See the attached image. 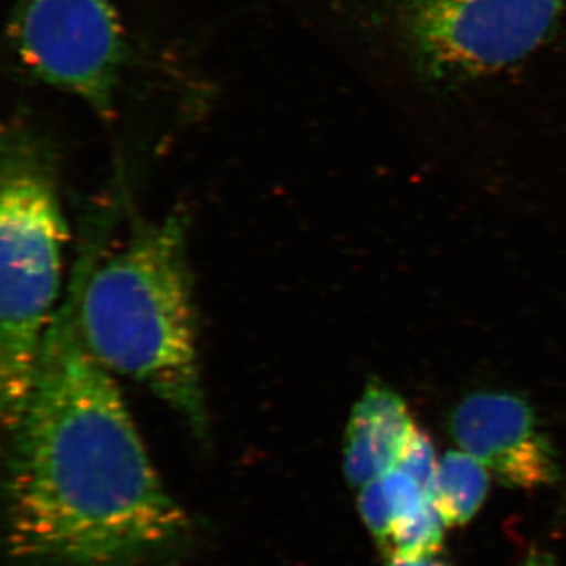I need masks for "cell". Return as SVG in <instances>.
<instances>
[{"instance_id": "1", "label": "cell", "mask_w": 566, "mask_h": 566, "mask_svg": "<svg viewBox=\"0 0 566 566\" xmlns=\"http://www.w3.org/2000/svg\"><path fill=\"white\" fill-rule=\"evenodd\" d=\"M104 249L103 234L81 233L28 408L3 433L7 545L21 566H172L191 538L114 375L82 340V286Z\"/></svg>"}, {"instance_id": "2", "label": "cell", "mask_w": 566, "mask_h": 566, "mask_svg": "<svg viewBox=\"0 0 566 566\" xmlns=\"http://www.w3.org/2000/svg\"><path fill=\"white\" fill-rule=\"evenodd\" d=\"M80 329L111 375L150 390L208 441L185 214L136 222L120 249L99 255L82 286Z\"/></svg>"}, {"instance_id": "3", "label": "cell", "mask_w": 566, "mask_h": 566, "mask_svg": "<svg viewBox=\"0 0 566 566\" xmlns=\"http://www.w3.org/2000/svg\"><path fill=\"white\" fill-rule=\"evenodd\" d=\"M70 232L50 145L25 126L3 134L0 163V416L3 433L31 398L48 327L62 301Z\"/></svg>"}, {"instance_id": "4", "label": "cell", "mask_w": 566, "mask_h": 566, "mask_svg": "<svg viewBox=\"0 0 566 566\" xmlns=\"http://www.w3.org/2000/svg\"><path fill=\"white\" fill-rule=\"evenodd\" d=\"M412 50L430 76L464 81L534 54L566 13V0H400Z\"/></svg>"}, {"instance_id": "5", "label": "cell", "mask_w": 566, "mask_h": 566, "mask_svg": "<svg viewBox=\"0 0 566 566\" xmlns=\"http://www.w3.org/2000/svg\"><path fill=\"white\" fill-rule=\"evenodd\" d=\"M11 40L33 77L111 117L125 59L114 0H21Z\"/></svg>"}, {"instance_id": "6", "label": "cell", "mask_w": 566, "mask_h": 566, "mask_svg": "<svg viewBox=\"0 0 566 566\" xmlns=\"http://www.w3.org/2000/svg\"><path fill=\"white\" fill-rule=\"evenodd\" d=\"M450 431L458 449L482 461L505 486L536 490L557 480L553 446L531 406L516 395H469L453 409Z\"/></svg>"}, {"instance_id": "7", "label": "cell", "mask_w": 566, "mask_h": 566, "mask_svg": "<svg viewBox=\"0 0 566 566\" xmlns=\"http://www.w3.org/2000/svg\"><path fill=\"white\" fill-rule=\"evenodd\" d=\"M417 424L408 405L381 381H370L354 405L344 446V472L360 490L397 468Z\"/></svg>"}, {"instance_id": "8", "label": "cell", "mask_w": 566, "mask_h": 566, "mask_svg": "<svg viewBox=\"0 0 566 566\" xmlns=\"http://www.w3.org/2000/svg\"><path fill=\"white\" fill-rule=\"evenodd\" d=\"M491 472L471 453L458 449L439 460L430 499L447 528L463 527L485 504Z\"/></svg>"}, {"instance_id": "9", "label": "cell", "mask_w": 566, "mask_h": 566, "mask_svg": "<svg viewBox=\"0 0 566 566\" xmlns=\"http://www.w3.org/2000/svg\"><path fill=\"white\" fill-rule=\"evenodd\" d=\"M430 501V494L398 468L357 490L360 516L379 549L395 528Z\"/></svg>"}, {"instance_id": "10", "label": "cell", "mask_w": 566, "mask_h": 566, "mask_svg": "<svg viewBox=\"0 0 566 566\" xmlns=\"http://www.w3.org/2000/svg\"><path fill=\"white\" fill-rule=\"evenodd\" d=\"M438 463L439 461L436 460L434 447L430 436L417 427L415 433L406 442L397 468L411 475L430 494L431 488H433L436 471H438Z\"/></svg>"}, {"instance_id": "11", "label": "cell", "mask_w": 566, "mask_h": 566, "mask_svg": "<svg viewBox=\"0 0 566 566\" xmlns=\"http://www.w3.org/2000/svg\"><path fill=\"white\" fill-rule=\"evenodd\" d=\"M386 566H450L438 556L422 558L387 557Z\"/></svg>"}, {"instance_id": "12", "label": "cell", "mask_w": 566, "mask_h": 566, "mask_svg": "<svg viewBox=\"0 0 566 566\" xmlns=\"http://www.w3.org/2000/svg\"><path fill=\"white\" fill-rule=\"evenodd\" d=\"M517 566H557V564L553 554L545 553V551H534Z\"/></svg>"}]
</instances>
